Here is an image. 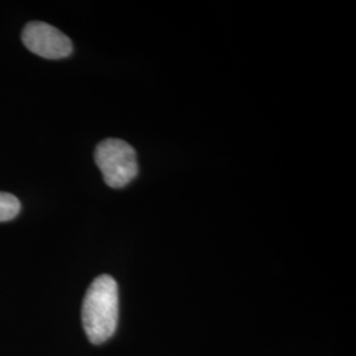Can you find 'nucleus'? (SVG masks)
Here are the masks:
<instances>
[{"label": "nucleus", "mask_w": 356, "mask_h": 356, "mask_svg": "<svg viewBox=\"0 0 356 356\" xmlns=\"http://www.w3.org/2000/svg\"><path fill=\"white\" fill-rule=\"evenodd\" d=\"M95 163L104 182L114 189L124 188L139 172L135 149L119 139L101 141L95 149Z\"/></svg>", "instance_id": "nucleus-2"}, {"label": "nucleus", "mask_w": 356, "mask_h": 356, "mask_svg": "<svg viewBox=\"0 0 356 356\" xmlns=\"http://www.w3.org/2000/svg\"><path fill=\"white\" fill-rule=\"evenodd\" d=\"M119 289L114 277L102 275L91 282L82 305V326L90 342L102 344L116 331Z\"/></svg>", "instance_id": "nucleus-1"}, {"label": "nucleus", "mask_w": 356, "mask_h": 356, "mask_svg": "<svg viewBox=\"0 0 356 356\" xmlns=\"http://www.w3.org/2000/svg\"><path fill=\"white\" fill-rule=\"evenodd\" d=\"M22 38L29 51L47 60L65 58L73 51L70 38L57 28L42 22L28 23Z\"/></svg>", "instance_id": "nucleus-3"}, {"label": "nucleus", "mask_w": 356, "mask_h": 356, "mask_svg": "<svg viewBox=\"0 0 356 356\" xmlns=\"http://www.w3.org/2000/svg\"><path fill=\"white\" fill-rule=\"evenodd\" d=\"M20 201L10 193L0 191V222H8L19 214Z\"/></svg>", "instance_id": "nucleus-4"}]
</instances>
